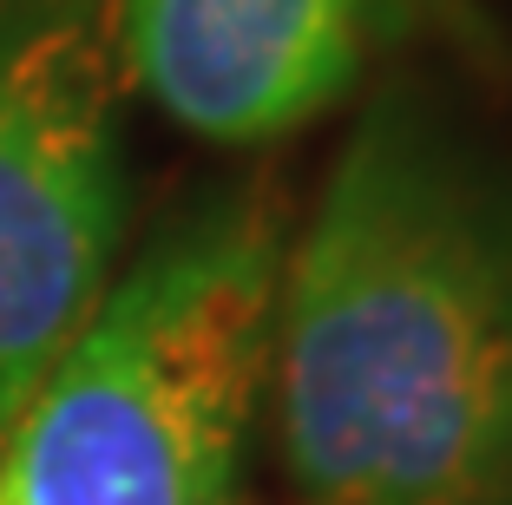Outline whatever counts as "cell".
I'll list each match as a JSON object with an SVG mask.
<instances>
[{"label":"cell","instance_id":"obj_1","mask_svg":"<svg viewBox=\"0 0 512 505\" xmlns=\"http://www.w3.org/2000/svg\"><path fill=\"white\" fill-rule=\"evenodd\" d=\"M270 361L309 505H512V178L381 99L283 269Z\"/></svg>","mask_w":512,"mask_h":505},{"label":"cell","instance_id":"obj_3","mask_svg":"<svg viewBox=\"0 0 512 505\" xmlns=\"http://www.w3.org/2000/svg\"><path fill=\"white\" fill-rule=\"evenodd\" d=\"M119 217L106 0H0V433L99 309Z\"/></svg>","mask_w":512,"mask_h":505},{"label":"cell","instance_id":"obj_2","mask_svg":"<svg viewBox=\"0 0 512 505\" xmlns=\"http://www.w3.org/2000/svg\"><path fill=\"white\" fill-rule=\"evenodd\" d=\"M283 250L263 204L171 230L0 433V505H237Z\"/></svg>","mask_w":512,"mask_h":505},{"label":"cell","instance_id":"obj_4","mask_svg":"<svg viewBox=\"0 0 512 505\" xmlns=\"http://www.w3.org/2000/svg\"><path fill=\"white\" fill-rule=\"evenodd\" d=\"M381 0H125L138 86L178 125L256 145L335 105L368 53Z\"/></svg>","mask_w":512,"mask_h":505},{"label":"cell","instance_id":"obj_5","mask_svg":"<svg viewBox=\"0 0 512 505\" xmlns=\"http://www.w3.org/2000/svg\"><path fill=\"white\" fill-rule=\"evenodd\" d=\"M414 7H427V14H447L453 27H473V7H467V0H414Z\"/></svg>","mask_w":512,"mask_h":505}]
</instances>
